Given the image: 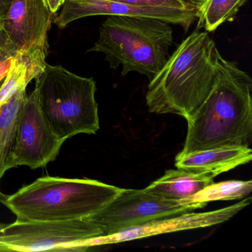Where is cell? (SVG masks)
<instances>
[{"mask_svg": "<svg viewBox=\"0 0 252 252\" xmlns=\"http://www.w3.org/2000/svg\"><path fill=\"white\" fill-rule=\"evenodd\" d=\"M1 179V178H0ZM5 194H4L3 193L1 192L0 191V203H1V201H2V200H3L4 197H5Z\"/></svg>", "mask_w": 252, "mask_h": 252, "instance_id": "obj_23", "label": "cell"}, {"mask_svg": "<svg viewBox=\"0 0 252 252\" xmlns=\"http://www.w3.org/2000/svg\"><path fill=\"white\" fill-rule=\"evenodd\" d=\"M2 82H0V88H1V85H2Z\"/></svg>", "mask_w": 252, "mask_h": 252, "instance_id": "obj_25", "label": "cell"}, {"mask_svg": "<svg viewBox=\"0 0 252 252\" xmlns=\"http://www.w3.org/2000/svg\"><path fill=\"white\" fill-rule=\"evenodd\" d=\"M2 223H0V228L2 226ZM0 252H3V250H2V248H0Z\"/></svg>", "mask_w": 252, "mask_h": 252, "instance_id": "obj_24", "label": "cell"}, {"mask_svg": "<svg viewBox=\"0 0 252 252\" xmlns=\"http://www.w3.org/2000/svg\"><path fill=\"white\" fill-rule=\"evenodd\" d=\"M35 81L33 93L36 101L60 139L65 141L79 134L96 133L99 117L93 78L82 77L62 66L47 63Z\"/></svg>", "mask_w": 252, "mask_h": 252, "instance_id": "obj_5", "label": "cell"}, {"mask_svg": "<svg viewBox=\"0 0 252 252\" xmlns=\"http://www.w3.org/2000/svg\"><path fill=\"white\" fill-rule=\"evenodd\" d=\"M8 57H10V56L8 55V53L5 51V49L0 45V62L5 60V59L8 58Z\"/></svg>", "mask_w": 252, "mask_h": 252, "instance_id": "obj_22", "label": "cell"}, {"mask_svg": "<svg viewBox=\"0 0 252 252\" xmlns=\"http://www.w3.org/2000/svg\"><path fill=\"white\" fill-rule=\"evenodd\" d=\"M252 80L235 62L219 54L213 85L198 108L187 119L181 155L215 147H249L252 138Z\"/></svg>", "mask_w": 252, "mask_h": 252, "instance_id": "obj_1", "label": "cell"}, {"mask_svg": "<svg viewBox=\"0 0 252 252\" xmlns=\"http://www.w3.org/2000/svg\"><path fill=\"white\" fill-rule=\"evenodd\" d=\"M43 2L51 13L57 14L60 7L64 5L65 0H43Z\"/></svg>", "mask_w": 252, "mask_h": 252, "instance_id": "obj_19", "label": "cell"}, {"mask_svg": "<svg viewBox=\"0 0 252 252\" xmlns=\"http://www.w3.org/2000/svg\"><path fill=\"white\" fill-rule=\"evenodd\" d=\"M252 159V151L249 147L225 146L178 154L175 158V166L194 173L209 174L215 178L249 163Z\"/></svg>", "mask_w": 252, "mask_h": 252, "instance_id": "obj_12", "label": "cell"}, {"mask_svg": "<svg viewBox=\"0 0 252 252\" xmlns=\"http://www.w3.org/2000/svg\"><path fill=\"white\" fill-rule=\"evenodd\" d=\"M54 23L64 29L75 20L94 16L147 17L178 26L187 32L196 21L197 8L192 9L165 7L136 6L113 0H65Z\"/></svg>", "mask_w": 252, "mask_h": 252, "instance_id": "obj_10", "label": "cell"}, {"mask_svg": "<svg viewBox=\"0 0 252 252\" xmlns=\"http://www.w3.org/2000/svg\"><path fill=\"white\" fill-rule=\"evenodd\" d=\"M125 189L91 179L46 176L38 178L1 201L22 222L88 218Z\"/></svg>", "mask_w": 252, "mask_h": 252, "instance_id": "obj_3", "label": "cell"}, {"mask_svg": "<svg viewBox=\"0 0 252 252\" xmlns=\"http://www.w3.org/2000/svg\"><path fill=\"white\" fill-rule=\"evenodd\" d=\"M252 198L249 197L243 199L236 204L218 210L199 213L185 212L174 216L155 220L110 235L95 237L91 240L90 247L116 244L159 234L212 226L231 219L240 211L250 204Z\"/></svg>", "mask_w": 252, "mask_h": 252, "instance_id": "obj_11", "label": "cell"}, {"mask_svg": "<svg viewBox=\"0 0 252 252\" xmlns=\"http://www.w3.org/2000/svg\"><path fill=\"white\" fill-rule=\"evenodd\" d=\"M26 63L16 57L11 58V67L0 88V105L10 98L20 87L29 85Z\"/></svg>", "mask_w": 252, "mask_h": 252, "instance_id": "obj_17", "label": "cell"}, {"mask_svg": "<svg viewBox=\"0 0 252 252\" xmlns=\"http://www.w3.org/2000/svg\"><path fill=\"white\" fill-rule=\"evenodd\" d=\"M103 236L101 228L88 218L62 221L16 220L0 228V248L3 252L45 251L83 252L90 242Z\"/></svg>", "mask_w": 252, "mask_h": 252, "instance_id": "obj_7", "label": "cell"}, {"mask_svg": "<svg viewBox=\"0 0 252 252\" xmlns=\"http://www.w3.org/2000/svg\"><path fill=\"white\" fill-rule=\"evenodd\" d=\"M27 85L20 87L0 105V178L14 168V147L22 108L26 96Z\"/></svg>", "mask_w": 252, "mask_h": 252, "instance_id": "obj_14", "label": "cell"}, {"mask_svg": "<svg viewBox=\"0 0 252 252\" xmlns=\"http://www.w3.org/2000/svg\"><path fill=\"white\" fill-rule=\"evenodd\" d=\"M219 54L208 32L195 30L187 36L150 81L146 94L150 112L189 119L212 88Z\"/></svg>", "mask_w": 252, "mask_h": 252, "instance_id": "obj_2", "label": "cell"}, {"mask_svg": "<svg viewBox=\"0 0 252 252\" xmlns=\"http://www.w3.org/2000/svg\"><path fill=\"white\" fill-rule=\"evenodd\" d=\"M174 44L172 25L147 17L107 16L88 52L101 53L122 76L144 75L151 80L164 65Z\"/></svg>", "mask_w": 252, "mask_h": 252, "instance_id": "obj_4", "label": "cell"}, {"mask_svg": "<svg viewBox=\"0 0 252 252\" xmlns=\"http://www.w3.org/2000/svg\"><path fill=\"white\" fill-rule=\"evenodd\" d=\"M11 58L12 57H8L0 62V82L4 80L8 73V70L11 67Z\"/></svg>", "mask_w": 252, "mask_h": 252, "instance_id": "obj_20", "label": "cell"}, {"mask_svg": "<svg viewBox=\"0 0 252 252\" xmlns=\"http://www.w3.org/2000/svg\"><path fill=\"white\" fill-rule=\"evenodd\" d=\"M206 203L166 200L143 189H125L96 213L88 217L110 235L155 220L201 209Z\"/></svg>", "mask_w": 252, "mask_h": 252, "instance_id": "obj_8", "label": "cell"}, {"mask_svg": "<svg viewBox=\"0 0 252 252\" xmlns=\"http://www.w3.org/2000/svg\"><path fill=\"white\" fill-rule=\"evenodd\" d=\"M252 190V181H229L215 182L198 191L185 201L190 203H203L216 200H238L246 197Z\"/></svg>", "mask_w": 252, "mask_h": 252, "instance_id": "obj_16", "label": "cell"}, {"mask_svg": "<svg viewBox=\"0 0 252 252\" xmlns=\"http://www.w3.org/2000/svg\"><path fill=\"white\" fill-rule=\"evenodd\" d=\"M64 141L47 122L33 92L27 95L22 108L14 147V168L32 169L47 166L57 159Z\"/></svg>", "mask_w": 252, "mask_h": 252, "instance_id": "obj_9", "label": "cell"}, {"mask_svg": "<svg viewBox=\"0 0 252 252\" xmlns=\"http://www.w3.org/2000/svg\"><path fill=\"white\" fill-rule=\"evenodd\" d=\"M57 17L43 0H12L6 17L0 23V45L10 57L26 63L29 83L46 66L48 33Z\"/></svg>", "mask_w": 252, "mask_h": 252, "instance_id": "obj_6", "label": "cell"}, {"mask_svg": "<svg viewBox=\"0 0 252 252\" xmlns=\"http://www.w3.org/2000/svg\"><path fill=\"white\" fill-rule=\"evenodd\" d=\"M247 0H200L197 6V29L214 32L227 22L234 20Z\"/></svg>", "mask_w": 252, "mask_h": 252, "instance_id": "obj_15", "label": "cell"}, {"mask_svg": "<svg viewBox=\"0 0 252 252\" xmlns=\"http://www.w3.org/2000/svg\"><path fill=\"white\" fill-rule=\"evenodd\" d=\"M136 6L165 7L192 9L197 8L200 0H113Z\"/></svg>", "mask_w": 252, "mask_h": 252, "instance_id": "obj_18", "label": "cell"}, {"mask_svg": "<svg viewBox=\"0 0 252 252\" xmlns=\"http://www.w3.org/2000/svg\"><path fill=\"white\" fill-rule=\"evenodd\" d=\"M213 175L194 173L184 169H169L164 175L144 188L146 191L166 200H182L213 184Z\"/></svg>", "mask_w": 252, "mask_h": 252, "instance_id": "obj_13", "label": "cell"}, {"mask_svg": "<svg viewBox=\"0 0 252 252\" xmlns=\"http://www.w3.org/2000/svg\"><path fill=\"white\" fill-rule=\"evenodd\" d=\"M11 1L12 0H0V23L6 17Z\"/></svg>", "mask_w": 252, "mask_h": 252, "instance_id": "obj_21", "label": "cell"}]
</instances>
